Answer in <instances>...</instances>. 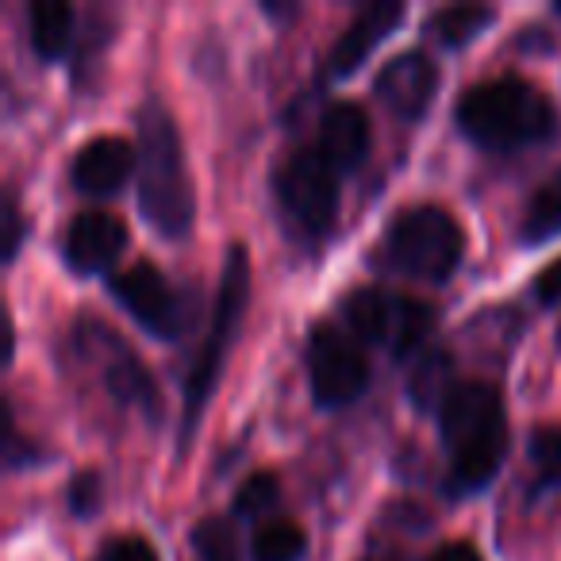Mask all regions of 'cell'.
<instances>
[{
  "mask_svg": "<svg viewBox=\"0 0 561 561\" xmlns=\"http://www.w3.org/2000/svg\"><path fill=\"white\" fill-rule=\"evenodd\" d=\"M139 124V211L162 239H185L196 219V193L188 178L185 147L173 116L158 96H147Z\"/></svg>",
  "mask_w": 561,
  "mask_h": 561,
  "instance_id": "obj_1",
  "label": "cell"
},
{
  "mask_svg": "<svg viewBox=\"0 0 561 561\" xmlns=\"http://www.w3.org/2000/svg\"><path fill=\"white\" fill-rule=\"evenodd\" d=\"M443 446L450 454V496H473L500 473L507 458V412L492 385L461 381L438 412Z\"/></svg>",
  "mask_w": 561,
  "mask_h": 561,
  "instance_id": "obj_2",
  "label": "cell"
},
{
  "mask_svg": "<svg viewBox=\"0 0 561 561\" xmlns=\"http://www.w3.org/2000/svg\"><path fill=\"white\" fill-rule=\"evenodd\" d=\"M454 124L469 142L484 150H515L546 142L558 131L553 101L527 78L477 81L461 93Z\"/></svg>",
  "mask_w": 561,
  "mask_h": 561,
  "instance_id": "obj_3",
  "label": "cell"
},
{
  "mask_svg": "<svg viewBox=\"0 0 561 561\" xmlns=\"http://www.w3.org/2000/svg\"><path fill=\"white\" fill-rule=\"evenodd\" d=\"M247 300H250V254L242 242H231L224 254V270H219L208 331H204L201 351H196L193 366H188V374H185V415H181L178 454H185L188 446H193V435H196V427H201L208 397H211V389H216L219 374H224L227 351H231L234 335H239Z\"/></svg>",
  "mask_w": 561,
  "mask_h": 561,
  "instance_id": "obj_4",
  "label": "cell"
},
{
  "mask_svg": "<svg viewBox=\"0 0 561 561\" xmlns=\"http://www.w3.org/2000/svg\"><path fill=\"white\" fill-rule=\"evenodd\" d=\"M385 262L397 273L415 280H446L458 270L461 254H466V234H461L458 219L438 204H415L392 216L389 231L381 242Z\"/></svg>",
  "mask_w": 561,
  "mask_h": 561,
  "instance_id": "obj_5",
  "label": "cell"
},
{
  "mask_svg": "<svg viewBox=\"0 0 561 561\" xmlns=\"http://www.w3.org/2000/svg\"><path fill=\"white\" fill-rule=\"evenodd\" d=\"M343 320L358 343L381 346L392 358H408L435 328V308L415 297H400V293L362 285V289L346 293Z\"/></svg>",
  "mask_w": 561,
  "mask_h": 561,
  "instance_id": "obj_6",
  "label": "cell"
},
{
  "mask_svg": "<svg viewBox=\"0 0 561 561\" xmlns=\"http://www.w3.org/2000/svg\"><path fill=\"white\" fill-rule=\"evenodd\" d=\"M73 343L85 354L89 366L101 374L108 397L119 408H135L142 420L154 423L162 415V397H158V385L150 377V369L142 366V358L101 320H81L73 331Z\"/></svg>",
  "mask_w": 561,
  "mask_h": 561,
  "instance_id": "obj_7",
  "label": "cell"
},
{
  "mask_svg": "<svg viewBox=\"0 0 561 561\" xmlns=\"http://www.w3.org/2000/svg\"><path fill=\"white\" fill-rule=\"evenodd\" d=\"M273 193L308 234H328L339 219V170L320 154V147H297L273 170Z\"/></svg>",
  "mask_w": 561,
  "mask_h": 561,
  "instance_id": "obj_8",
  "label": "cell"
},
{
  "mask_svg": "<svg viewBox=\"0 0 561 561\" xmlns=\"http://www.w3.org/2000/svg\"><path fill=\"white\" fill-rule=\"evenodd\" d=\"M308 385L320 408H346L369 389V358L358 339L335 323H312L308 331Z\"/></svg>",
  "mask_w": 561,
  "mask_h": 561,
  "instance_id": "obj_9",
  "label": "cell"
},
{
  "mask_svg": "<svg viewBox=\"0 0 561 561\" xmlns=\"http://www.w3.org/2000/svg\"><path fill=\"white\" fill-rule=\"evenodd\" d=\"M108 293L127 308V316L142 331H150L162 343L181 339V331L188 328L185 297L173 289L170 277L154 262H135L127 270H116L108 277Z\"/></svg>",
  "mask_w": 561,
  "mask_h": 561,
  "instance_id": "obj_10",
  "label": "cell"
},
{
  "mask_svg": "<svg viewBox=\"0 0 561 561\" xmlns=\"http://www.w3.org/2000/svg\"><path fill=\"white\" fill-rule=\"evenodd\" d=\"M438 81H443V73H438L435 58L423 55V50H404V55L389 58V62L377 70L374 93L381 96V104L392 116L415 124V119L431 108V101H435Z\"/></svg>",
  "mask_w": 561,
  "mask_h": 561,
  "instance_id": "obj_11",
  "label": "cell"
},
{
  "mask_svg": "<svg viewBox=\"0 0 561 561\" xmlns=\"http://www.w3.org/2000/svg\"><path fill=\"white\" fill-rule=\"evenodd\" d=\"M127 250V227L119 216L101 208H85L66 224L62 234V257L73 273L96 277L116 265V257Z\"/></svg>",
  "mask_w": 561,
  "mask_h": 561,
  "instance_id": "obj_12",
  "label": "cell"
},
{
  "mask_svg": "<svg viewBox=\"0 0 561 561\" xmlns=\"http://www.w3.org/2000/svg\"><path fill=\"white\" fill-rule=\"evenodd\" d=\"M139 170V147L124 135H96L73 154L70 185L81 196H112L127 185V178Z\"/></svg>",
  "mask_w": 561,
  "mask_h": 561,
  "instance_id": "obj_13",
  "label": "cell"
},
{
  "mask_svg": "<svg viewBox=\"0 0 561 561\" xmlns=\"http://www.w3.org/2000/svg\"><path fill=\"white\" fill-rule=\"evenodd\" d=\"M404 16H408V9L397 4V0L366 4V9L346 24V32L335 39V47H331V55H328V70L335 73V78H351V73L404 24Z\"/></svg>",
  "mask_w": 561,
  "mask_h": 561,
  "instance_id": "obj_14",
  "label": "cell"
},
{
  "mask_svg": "<svg viewBox=\"0 0 561 561\" xmlns=\"http://www.w3.org/2000/svg\"><path fill=\"white\" fill-rule=\"evenodd\" d=\"M316 147H320V154L339 173L358 170L369 158V147H374V127H369L366 108L354 101L328 104L320 116V139H316Z\"/></svg>",
  "mask_w": 561,
  "mask_h": 561,
  "instance_id": "obj_15",
  "label": "cell"
},
{
  "mask_svg": "<svg viewBox=\"0 0 561 561\" xmlns=\"http://www.w3.org/2000/svg\"><path fill=\"white\" fill-rule=\"evenodd\" d=\"M73 24H78V12L66 0H35L27 9V35H32L35 55L43 62L62 58L73 43Z\"/></svg>",
  "mask_w": 561,
  "mask_h": 561,
  "instance_id": "obj_16",
  "label": "cell"
},
{
  "mask_svg": "<svg viewBox=\"0 0 561 561\" xmlns=\"http://www.w3.org/2000/svg\"><path fill=\"white\" fill-rule=\"evenodd\" d=\"M553 234H561V165L530 193L519 227V239L527 247H538V242L553 239Z\"/></svg>",
  "mask_w": 561,
  "mask_h": 561,
  "instance_id": "obj_17",
  "label": "cell"
},
{
  "mask_svg": "<svg viewBox=\"0 0 561 561\" xmlns=\"http://www.w3.org/2000/svg\"><path fill=\"white\" fill-rule=\"evenodd\" d=\"M492 20H496V9H489V4H450V9L431 12L427 32L435 35L443 47L458 50V47H466V43H473Z\"/></svg>",
  "mask_w": 561,
  "mask_h": 561,
  "instance_id": "obj_18",
  "label": "cell"
},
{
  "mask_svg": "<svg viewBox=\"0 0 561 561\" xmlns=\"http://www.w3.org/2000/svg\"><path fill=\"white\" fill-rule=\"evenodd\" d=\"M454 389H458V381H454V358L443 351L427 354V358L412 369V381H408L412 404L420 408V412H431V408L443 412V404L450 400Z\"/></svg>",
  "mask_w": 561,
  "mask_h": 561,
  "instance_id": "obj_19",
  "label": "cell"
},
{
  "mask_svg": "<svg viewBox=\"0 0 561 561\" xmlns=\"http://www.w3.org/2000/svg\"><path fill=\"white\" fill-rule=\"evenodd\" d=\"M308 535L293 519L257 523L250 535V561H305Z\"/></svg>",
  "mask_w": 561,
  "mask_h": 561,
  "instance_id": "obj_20",
  "label": "cell"
},
{
  "mask_svg": "<svg viewBox=\"0 0 561 561\" xmlns=\"http://www.w3.org/2000/svg\"><path fill=\"white\" fill-rule=\"evenodd\" d=\"M193 550L201 561H239V538L224 515H208L193 527Z\"/></svg>",
  "mask_w": 561,
  "mask_h": 561,
  "instance_id": "obj_21",
  "label": "cell"
},
{
  "mask_svg": "<svg viewBox=\"0 0 561 561\" xmlns=\"http://www.w3.org/2000/svg\"><path fill=\"white\" fill-rule=\"evenodd\" d=\"M277 500H280V481L262 469V473H250L239 484V492H234V515L239 519H262V515H270L277 507Z\"/></svg>",
  "mask_w": 561,
  "mask_h": 561,
  "instance_id": "obj_22",
  "label": "cell"
},
{
  "mask_svg": "<svg viewBox=\"0 0 561 561\" xmlns=\"http://www.w3.org/2000/svg\"><path fill=\"white\" fill-rule=\"evenodd\" d=\"M530 461L538 469L542 489H558L561 484V423H542L530 435Z\"/></svg>",
  "mask_w": 561,
  "mask_h": 561,
  "instance_id": "obj_23",
  "label": "cell"
},
{
  "mask_svg": "<svg viewBox=\"0 0 561 561\" xmlns=\"http://www.w3.org/2000/svg\"><path fill=\"white\" fill-rule=\"evenodd\" d=\"M24 234H27L24 211H20V204H16V193L9 188V193H4V204H0V254H4V262H12V257L20 254Z\"/></svg>",
  "mask_w": 561,
  "mask_h": 561,
  "instance_id": "obj_24",
  "label": "cell"
},
{
  "mask_svg": "<svg viewBox=\"0 0 561 561\" xmlns=\"http://www.w3.org/2000/svg\"><path fill=\"white\" fill-rule=\"evenodd\" d=\"M66 500H70V512L73 515H93L101 512V473H93V469H85V473H78L70 481V492H66Z\"/></svg>",
  "mask_w": 561,
  "mask_h": 561,
  "instance_id": "obj_25",
  "label": "cell"
},
{
  "mask_svg": "<svg viewBox=\"0 0 561 561\" xmlns=\"http://www.w3.org/2000/svg\"><path fill=\"white\" fill-rule=\"evenodd\" d=\"M101 561H158V553L142 535H116L104 542Z\"/></svg>",
  "mask_w": 561,
  "mask_h": 561,
  "instance_id": "obj_26",
  "label": "cell"
},
{
  "mask_svg": "<svg viewBox=\"0 0 561 561\" xmlns=\"http://www.w3.org/2000/svg\"><path fill=\"white\" fill-rule=\"evenodd\" d=\"M535 297L542 308L561 305V257H553L550 265H542L535 277Z\"/></svg>",
  "mask_w": 561,
  "mask_h": 561,
  "instance_id": "obj_27",
  "label": "cell"
},
{
  "mask_svg": "<svg viewBox=\"0 0 561 561\" xmlns=\"http://www.w3.org/2000/svg\"><path fill=\"white\" fill-rule=\"evenodd\" d=\"M431 561H484V558L473 542H443L431 553Z\"/></svg>",
  "mask_w": 561,
  "mask_h": 561,
  "instance_id": "obj_28",
  "label": "cell"
},
{
  "mask_svg": "<svg viewBox=\"0 0 561 561\" xmlns=\"http://www.w3.org/2000/svg\"><path fill=\"white\" fill-rule=\"evenodd\" d=\"M366 561H397V558H366Z\"/></svg>",
  "mask_w": 561,
  "mask_h": 561,
  "instance_id": "obj_29",
  "label": "cell"
},
{
  "mask_svg": "<svg viewBox=\"0 0 561 561\" xmlns=\"http://www.w3.org/2000/svg\"><path fill=\"white\" fill-rule=\"evenodd\" d=\"M558 343H561V328H558Z\"/></svg>",
  "mask_w": 561,
  "mask_h": 561,
  "instance_id": "obj_30",
  "label": "cell"
},
{
  "mask_svg": "<svg viewBox=\"0 0 561 561\" xmlns=\"http://www.w3.org/2000/svg\"><path fill=\"white\" fill-rule=\"evenodd\" d=\"M558 16H561V4H558Z\"/></svg>",
  "mask_w": 561,
  "mask_h": 561,
  "instance_id": "obj_31",
  "label": "cell"
}]
</instances>
